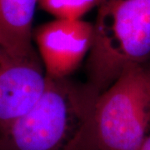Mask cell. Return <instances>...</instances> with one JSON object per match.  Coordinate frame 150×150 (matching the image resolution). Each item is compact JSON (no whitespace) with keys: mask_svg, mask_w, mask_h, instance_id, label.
Returning <instances> with one entry per match:
<instances>
[{"mask_svg":"<svg viewBox=\"0 0 150 150\" xmlns=\"http://www.w3.org/2000/svg\"><path fill=\"white\" fill-rule=\"evenodd\" d=\"M99 94L88 81L47 78L37 102L0 134V150H97Z\"/></svg>","mask_w":150,"mask_h":150,"instance_id":"6da1fadb","label":"cell"},{"mask_svg":"<svg viewBox=\"0 0 150 150\" xmlns=\"http://www.w3.org/2000/svg\"><path fill=\"white\" fill-rule=\"evenodd\" d=\"M87 81L102 93L130 65L150 60V0H99Z\"/></svg>","mask_w":150,"mask_h":150,"instance_id":"7a4b0ae2","label":"cell"},{"mask_svg":"<svg viewBox=\"0 0 150 150\" xmlns=\"http://www.w3.org/2000/svg\"><path fill=\"white\" fill-rule=\"evenodd\" d=\"M149 125L150 79L144 65H130L97 100V150H137Z\"/></svg>","mask_w":150,"mask_h":150,"instance_id":"3957f363","label":"cell"},{"mask_svg":"<svg viewBox=\"0 0 150 150\" xmlns=\"http://www.w3.org/2000/svg\"><path fill=\"white\" fill-rule=\"evenodd\" d=\"M93 38V24L82 19H54L33 28V43L46 77H70L88 56Z\"/></svg>","mask_w":150,"mask_h":150,"instance_id":"277c9868","label":"cell"},{"mask_svg":"<svg viewBox=\"0 0 150 150\" xmlns=\"http://www.w3.org/2000/svg\"><path fill=\"white\" fill-rule=\"evenodd\" d=\"M46 83L40 58H17L0 47V134L37 102Z\"/></svg>","mask_w":150,"mask_h":150,"instance_id":"5b68a950","label":"cell"},{"mask_svg":"<svg viewBox=\"0 0 150 150\" xmlns=\"http://www.w3.org/2000/svg\"><path fill=\"white\" fill-rule=\"evenodd\" d=\"M38 0H0V47L21 59L39 58L33 22Z\"/></svg>","mask_w":150,"mask_h":150,"instance_id":"8992f818","label":"cell"},{"mask_svg":"<svg viewBox=\"0 0 150 150\" xmlns=\"http://www.w3.org/2000/svg\"><path fill=\"white\" fill-rule=\"evenodd\" d=\"M99 0H38V5L55 19L79 20L97 8Z\"/></svg>","mask_w":150,"mask_h":150,"instance_id":"52a82bcc","label":"cell"},{"mask_svg":"<svg viewBox=\"0 0 150 150\" xmlns=\"http://www.w3.org/2000/svg\"><path fill=\"white\" fill-rule=\"evenodd\" d=\"M137 150H150V125L146 136L144 137L139 148Z\"/></svg>","mask_w":150,"mask_h":150,"instance_id":"ba28073f","label":"cell"},{"mask_svg":"<svg viewBox=\"0 0 150 150\" xmlns=\"http://www.w3.org/2000/svg\"><path fill=\"white\" fill-rule=\"evenodd\" d=\"M144 68L145 72L147 73V74H148L150 79V60H149L146 64H144Z\"/></svg>","mask_w":150,"mask_h":150,"instance_id":"9c48e42d","label":"cell"}]
</instances>
